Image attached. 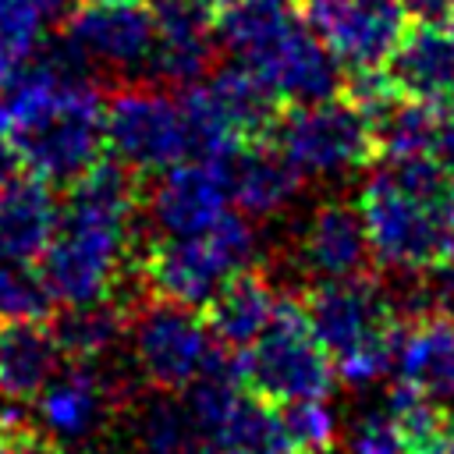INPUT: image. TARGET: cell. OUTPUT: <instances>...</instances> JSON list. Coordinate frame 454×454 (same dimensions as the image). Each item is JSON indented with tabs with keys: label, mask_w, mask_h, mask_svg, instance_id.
I'll return each instance as SVG.
<instances>
[{
	"label": "cell",
	"mask_w": 454,
	"mask_h": 454,
	"mask_svg": "<svg viewBox=\"0 0 454 454\" xmlns=\"http://www.w3.org/2000/svg\"><path fill=\"white\" fill-rule=\"evenodd\" d=\"M0 96L21 170L50 184H71L103 160L106 103L89 82V64L64 35L46 39L25 74Z\"/></svg>",
	"instance_id": "1"
},
{
	"label": "cell",
	"mask_w": 454,
	"mask_h": 454,
	"mask_svg": "<svg viewBox=\"0 0 454 454\" xmlns=\"http://www.w3.org/2000/svg\"><path fill=\"white\" fill-rule=\"evenodd\" d=\"M142 177L121 160H96L67 184L53 241L39 259V273L57 305L117 298L124 277L135 273V216Z\"/></svg>",
	"instance_id": "2"
},
{
	"label": "cell",
	"mask_w": 454,
	"mask_h": 454,
	"mask_svg": "<svg viewBox=\"0 0 454 454\" xmlns=\"http://www.w3.org/2000/svg\"><path fill=\"white\" fill-rule=\"evenodd\" d=\"M301 309L344 383L369 387L394 369L401 312L369 270L340 280H316Z\"/></svg>",
	"instance_id": "3"
},
{
	"label": "cell",
	"mask_w": 454,
	"mask_h": 454,
	"mask_svg": "<svg viewBox=\"0 0 454 454\" xmlns=\"http://www.w3.org/2000/svg\"><path fill=\"white\" fill-rule=\"evenodd\" d=\"M255 262V231L245 213H223L209 231L142 241L135 248V273L153 298L202 309L209 294L238 270Z\"/></svg>",
	"instance_id": "4"
},
{
	"label": "cell",
	"mask_w": 454,
	"mask_h": 454,
	"mask_svg": "<svg viewBox=\"0 0 454 454\" xmlns=\"http://www.w3.org/2000/svg\"><path fill=\"white\" fill-rule=\"evenodd\" d=\"M358 213L369 252L380 266L429 277L443 262V248L454 231L450 206L415 195L387 167L362 184Z\"/></svg>",
	"instance_id": "5"
},
{
	"label": "cell",
	"mask_w": 454,
	"mask_h": 454,
	"mask_svg": "<svg viewBox=\"0 0 454 454\" xmlns=\"http://www.w3.org/2000/svg\"><path fill=\"white\" fill-rule=\"evenodd\" d=\"M245 387L273 404L301 401V397H326L337 369L330 351L319 344L301 301L280 298L270 326L238 351Z\"/></svg>",
	"instance_id": "6"
},
{
	"label": "cell",
	"mask_w": 454,
	"mask_h": 454,
	"mask_svg": "<svg viewBox=\"0 0 454 454\" xmlns=\"http://www.w3.org/2000/svg\"><path fill=\"white\" fill-rule=\"evenodd\" d=\"M287 160L312 177L362 170L376 160V138L365 110L344 92L316 103H294L270 135Z\"/></svg>",
	"instance_id": "7"
},
{
	"label": "cell",
	"mask_w": 454,
	"mask_h": 454,
	"mask_svg": "<svg viewBox=\"0 0 454 454\" xmlns=\"http://www.w3.org/2000/svg\"><path fill=\"white\" fill-rule=\"evenodd\" d=\"M106 149L138 177L192 160L181 99L149 85H128L106 99Z\"/></svg>",
	"instance_id": "8"
},
{
	"label": "cell",
	"mask_w": 454,
	"mask_h": 454,
	"mask_svg": "<svg viewBox=\"0 0 454 454\" xmlns=\"http://www.w3.org/2000/svg\"><path fill=\"white\" fill-rule=\"evenodd\" d=\"M213 348L216 340L202 319V309L153 298L131 316L135 362L142 376L163 394L184 390L199 376Z\"/></svg>",
	"instance_id": "9"
},
{
	"label": "cell",
	"mask_w": 454,
	"mask_h": 454,
	"mask_svg": "<svg viewBox=\"0 0 454 454\" xmlns=\"http://www.w3.org/2000/svg\"><path fill=\"white\" fill-rule=\"evenodd\" d=\"M64 39L85 64L114 74L149 71L156 18L149 0H78L64 14Z\"/></svg>",
	"instance_id": "10"
},
{
	"label": "cell",
	"mask_w": 454,
	"mask_h": 454,
	"mask_svg": "<svg viewBox=\"0 0 454 454\" xmlns=\"http://www.w3.org/2000/svg\"><path fill=\"white\" fill-rule=\"evenodd\" d=\"M301 21L330 46L344 71L387 67L411 25L404 0H301Z\"/></svg>",
	"instance_id": "11"
},
{
	"label": "cell",
	"mask_w": 454,
	"mask_h": 454,
	"mask_svg": "<svg viewBox=\"0 0 454 454\" xmlns=\"http://www.w3.org/2000/svg\"><path fill=\"white\" fill-rule=\"evenodd\" d=\"M149 220L163 238H184L209 231L227 213V181L220 163L181 160L156 174L149 188Z\"/></svg>",
	"instance_id": "12"
},
{
	"label": "cell",
	"mask_w": 454,
	"mask_h": 454,
	"mask_svg": "<svg viewBox=\"0 0 454 454\" xmlns=\"http://www.w3.org/2000/svg\"><path fill=\"white\" fill-rule=\"evenodd\" d=\"M156 18V46L149 74L177 89L195 85L213 67L216 11L206 0H149Z\"/></svg>",
	"instance_id": "13"
},
{
	"label": "cell",
	"mask_w": 454,
	"mask_h": 454,
	"mask_svg": "<svg viewBox=\"0 0 454 454\" xmlns=\"http://www.w3.org/2000/svg\"><path fill=\"white\" fill-rule=\"evenodd\" d=\"M245 64L255 67L270 82V89L287 103H316L340 96L348 78L344 64L305 21H298L291 32H284L273 46H266Z\"/></svg>",
	"instance_id": "14"
},
{
	"label": "cell",
	"mask_w": 454,
	"mask_h": 454,
	"mask_svg": "<svg viewBox=\"0 0 454 454\" xmlns=\"http://www.w3.org/2000/svg\"><path fill=\"white\" fill-rule=\"evenodd\" d=\"M220 170H223L227 195H231L234 209L245 216H255V220L277 216L284 206H291V199L301 192V177H305L273 138L241 142L220 163Z\"/></svg>",
	"instance_id": "15"
},
{
	"label": "cell",
	"mask_w": 454,
	"mask_h": 454,
	"mask_svg": "<svg viewBox=\"0 0 454 454\" xmlns=\"http://www.w3.org/2000/svg\"><path fill=\"white\" fill-rule=\"evenodd\" d=\"M298 262L312 280H340L365 273L372 262L358 206L323 202L298 234Z\"/></svg>",
	"instance_id": "16"
},
{
	"label": "cell",
	"mask_w": 454,
	"mask_h": 454,
	"mask_svg": "<svg viewBox=\"0 0 454 454\" xmlns=\"http://www.w3.org/2000/svg\"><path fill=\"white\" fill-rule=\"evenodd\" d=\"M397 380L419 387L440 404L454 401V323L440 312H411L397 319L394 340Z\"/></svg>",
	"instance_id": "17"
},
{
	"label": "cell",
	"mask_w": 454,
	"mask_h": 454,
	"mask_svg": "<svg viewBox=\"0 0 454 454\" xmlns=\"http://www.w3.org/2000/svg\"><path fill=\"white\" fill-rule=\"evenodd\" d=\"M387 74L401 96L447 106L454 99V28L411 21L387 60Z\"/></svg>",
	"instance_id": "18"
},
{
	"label": "cell",
	"mask_w": 454,
	"mask_h": 454,
	"mask_svg": "<svg viewBox=\"0 0 454 454\" xmlns=\"http://www.w3.org/2000/svg\"><path fill=\"white\" fill-rule=\"evenodd\" d=\"M57 220L60 206L50 181L18 170L0 184V255L39 262L46 245L53 241Z\"/></svg>",
	"instance_id": "19"
},
{
	"label": "cell",
	"mask_w": 454,
	"mask_h": 454,
	"mask_svg": "<svg viewBox=\"0 0 454 454\" xmlns=\"http://www.w3.org/2000/svg\"><path fill=\"white\" fill-rule=\"evenodd\" d=\"M199 85L238 142H255L273 135L284 99L270 89V82L255 67H248L245 60H234V64L213 67Z\"/></svg>",
	"instance_id": "20"
},
{
	"label": "cell",
	"mask_w": 454,
	"mask_h": 454,
	"mask_svg": "<svg viewBox=\"0 0 454 454\" xmlns=\"http://www.w3.org/2000/svg\"><path fill=\"white\" fill-rule=\"evenodd\" d=\"M280 305L277 287L252 266L231 273L202 305V319L220 348L245 351L273 319Z\"/></svg>",
	"instance_id": "21"
},
{
	"label": "cell",
	"mask_w": 454,
	"mask_h": 454,
	"mask_svg": "<svg viewBox=\"0 0 454 454\" xmlns=\"http://www.w3.org/2000/svg\"><path fill=\"white\" fill-rule=\"evenodd\" d=\"M60 348L46 319L0 323V397L28 401L57 376Z\"/></svg>",
	"instance_id": "22"
},
{
	"label": "cell",
	"mask_w": 454,
	"mask_h": 454,
	"mask_svg": "<svg viewBox=\"0 0 454 454\" xmlns=\"http://www.w3.org/2000/svg\"><path fill=\"white\" fill-rule=\"evenodd\" d=\"M103 401H106V394H103L99 380L89 372V365L74 362V369L57 372L39 390L35 415H39V426L53 440H82L99 426Z\"/></svg>",
	"instance_id": "23"
},
{
	"label": "cell",
	"mask_w": 454,
	"mask_h": 454,
	"mask_svg": "<svg viewBox=\"0 0 454 454\" xmlns=\"http://www.w3.org/2000/svg\"><path fill=\"white\" fill-rule=\"evenodd\" d=\"M128 326H131V312L121 298L78 301L50 316V330L57 337L60 355L78 365H92L96 358H103Z\"/></svg>",
	"instance_id": "24"
},
{
	"label": "cell",
	"mask_w": 454,
	"mask_h": 454,
	"mask_svg": "<svg viewBox=\"0 0 454 454\" xmlns=\"http://www.w3.org/2000/svg\"><path fill=\"white\" fill-rule=\"evenodd\" d=\"M209 454H294L280 404L245 390L238 404L206 433Z\"/></svg>",
	"instance_id": "25"
},
{
	"label": "cell",
	"mask_w": 454,
	"mask_h": 454,
	"mask_svg": "<svg viewBox=\"0 0 454 454\" xmlns=\"http://www.w3.org/2000/svg\"><path fill=\"white\" fill-rule=\"evenodd\" d=\"M372 138H376V160L397 163L411 156H436V131H440V106H429L422 99L394 92L383 99L372 114Z\"/></svg>",
	"instance_id": "26"
},
{
	"label": "cell",
	"mask_w": 454,
	"mask_h": 454,
	"mask_svg": "<svg viewBox=\"0 0 454 454\" xmlns=\"http://www.w3.org/2000/svg\"><path fill=\"white\" fill-rule=\"evenodd\" d=\"M298 21L301 0H227L216 11V39L238 60H252Z\"/></svg>",
	"instance_id": "27"
},
{
	"label": "cell",
	"mask_w": 454,
	"mask_h": 454,
	"mask_svg": "<svg viewBox=\"0 0 454 454\" xmlns=\"http://www.w3.org/2000/svg\"><path fill=\"white\" fill-rule=\"evenodd\" d=\"M67 11L71 0H0V92L25 74L50 39L46 28Z\"/></svg>",
	"instance_id": "28"
},
{
	"label": "cell",
	"mask_w": 454,
	"mask_h": 454,
	"mask_svg": "<svg viewBox=\"0 0 454 454\" xmlns=\"http://www.w3.org/2000/svg\"><path fill=\"white\" fill-rule=\"evenodd\" d=\"M138 436L149 454H209L184 401H153L138 419Z\"/></svg>",
	"instance_id": "29"
},
{
	"label": "cell",
	"mask_w": 454,
	"mask_h": 454,
	"mask_svg": "<svg viewBox=\"0 0 454 454\" xmlns=\"http://www.w3.org/2000/svg\"><path fill=\"white\" fill-rule=\"evenodd\" d=\"M53 294L39 273V262L0 255V323H28L53 316Z\"/></svg>",
	"instance_id": "30"
},
{
	"label": "cell",
	"mask_w": 454,
	"mask_h": 454,
	"mask_svg": "<svg viewBox=\"0 0 454 454\" xmlns=\"http://www.w3.org/2000/svg\"><path fill=\"white\" fill-rule=\"evenodd\" d=\"M284 429L294 454H326L337 443V415L323 397H301L280 404Z\"/></svg>",
	"instance_id": "31"
},
{
	"label": "cell",
	"mask_w": 454,
	"mask_h": 454,
	"mask_svg": "<svg viewBox=\"0 0 454 454\" xmlns=\"http://www.w3.org/2000/svg\"><path fill=\"white\" fill-rule=\"evenodd\" d=\"M383 408H387V411L394 415V422L408 433L411 447H415L419 440H426L429 433H436L440 426L450 422V415L443 411L440 401H433L429 394H422L419 387H411V383H404V380H397V383L390 387Z\"/></svg>",
	"instance_id": "32"
},
{
	"label": "cell",
	"mask_w": 454,
	"mask_h": 454,
	"mask_svg": "<svg viewBox=\"0 0 454 454\" xmlns=\"http://www.w3.org/2000/svg\"><path fill=\"white\" fill-rule=\"evenodd\" d=\"M348 450L351 454H411V440L394 422V415L383 408V411H365L351 426Z\"/></svg>",
	"instance_id": "33"
},
{
	"label": "cell",
	"mask_w": 454,
	"mask_h": 454,
	"mask_svg": "<svg viewBox=\"0 0 454 454\" xmlns=\"http://www.w3.org/2000/svg\"><path fill=\"white\" fill-rule=\"evenodd\" d=\"M0 454H64L53 436L21 411H0Z\"/></svg>",
	"instance_id": "34"
},
{
	"label": "cell",
	"mask_w": 454,
	"mask_h": 454,
	"mask_svg": "<svg viewBox=\"0 0 454 454\" xmlns=\"http://www.w3.org/2000/svg\"><path fill=\"white\" fill-rule=\"evenodd\" d=\"M404 11L419 25H447L454 21V0H404Z\"/></svg>",
	"instance_id": "35"
},
{
	"label": "cell",
	"mask_w": 454,
	"mask_h": 454,
	"mask_svg": "<svg viewBox=\"0 0 454 454\" xmlns=\"http://www.w3.org/2000/svg\"><path fill=\"white\" fill-rule=\"evenodd\" d=\"M436 160L450 170L454 177V99L440 106V131H436Z\"/></svg>",
	"instance_id": "36"
},
{
	"label": "cell",
	"mask_w": 454,
	"mask_h": 454,
	"mask_svg": "<svg viewBox=\"0 0 454 454\" xmlns=\"http://www.w3.org/2000/svg\"><path fill=\"white\" fill-rule=\"evenodd\" d=\"M18 170H21V160H18L14 138H11V131H7V121H4V114H0V184H4L7 177H14Z\"/></svg>",
	"instance_id": "37"
},
{
	"label": "cell",
	"mask_w": 454,
	"mask_h": 454,
	"mask_svg": "<svg viewBox=\"0 0 454 454\" xmlns=\"http://www.w3.org/2000/svg\"><path fill=\"white\" fill-rule=\"evenodd\" d=\"M411 454H454V426H440L436 433H429L426 440H419L411 447Z\"/></svg>",
	"instance_id": "38"
},
{
	"label": "cell",
	"mask_w": 454,
	"mask_h": 454,
	"mask_svg": "<svg viewBox=\"0 0 454 454\" xmlns=\"http://www.w3.org/2000/svg\"><path fill=\"white\" fill-rule=\"evenodd\" d=\"M440 270L454 273V231H450V238H447V248H443V262H440Z\"/></svg>",
	"instance_id": "39"
},
{
	"label": "cell",
	"mask_w": 454,
	"mask_h": 454,
	"mask_svg": "<svg viewBox=\"0 0 454 454\" xmlns=\"http://www.w3.org/2000/svg\"><path fill=\"white\" fill-rule=\"evenodd\" d=\"M450 213H454V192H450Z\"/></svg>",
	"instance_id": "40"
}]
</instances>
